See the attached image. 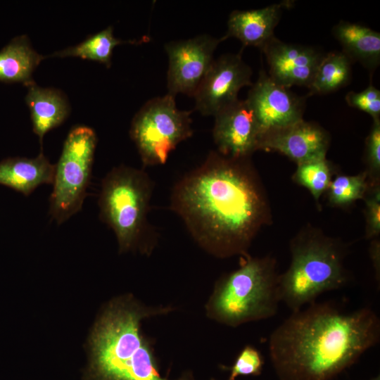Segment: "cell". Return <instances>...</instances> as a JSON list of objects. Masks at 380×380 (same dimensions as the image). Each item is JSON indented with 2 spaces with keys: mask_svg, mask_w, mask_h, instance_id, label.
Returning a JSON list of instances; mask_svg holds the SVG:
<instances>
[{
  "mask_svg": "<svg viewBox=\"0 0 380 380\" xmlns=\"http://www.w3.org/2000/svg\"><path fill=\"white\" fill-rule=\"evenodd\" d=\"M379 340L380 319L372 309L345 312L314 302L272 332L269 354L280 380H331Z\"/></svg>",
  "mask_w": 380,
  "mask_h": 380,
  "instance_id": "2",
  "label": "cell"
},
{
  "mask_svg": "<svg viewBox=\"0 0 380 380\" xmlns=\"http://www.w3.org/2000/svg\"><path fill=\"white\" fill-rule=\"evenodd\" d=\"M27 87L25 100L30 109L33 132L42 145L44 135L67 119L70 106L61 89L42 87L36 82Z\"/></svg>",
  "mask_w": 380,
  "mask_h": 380,
  "instance_id": "16",
  "label": "cell"
},
{
  "mask_svg": "<svg viewBox=\"0 0 380 380\" xmlns=\"http://www.w3.org/2000/svg\"><path fill=\"white\" fill-rule=\"evenodd\" d=\"M258 122L261 136L303 120L305 98L276 83L263 70L246 99Z\"/></svg>",
  "mask_w": 380,
  "mask_h": 380,
  "instance_id": "11",
  "label": "cell"
},
{
  "mask_svg": "<svg viewBox=\"0 0 380 380\" xmlns=\"http://www.w3.org/2000/svg\"><path fill=\"white\" fill-rule=\"evenodd\" d=\"M263 363L260 353L255 348L246 346L236 358L228 380H234L239 376L259 375Z\"/></svg>",
  "mask_w": 380,
  "mask_h": 380,
  "instance_id": "27",
  "label": "cell"
},
{
  "mask_svg": "<svg viewBox=\"0 0 380 380\" xmlns=\"http://www.w3.org/2000/svg\"><path fill=\"white\" fill-rule=\"evenodd\" d=\"M351 63L342 51L324 54L308 87L310 95L333 92L348 84Z\"/></svg>",
  "mask_w": 380,
  "mask_h": 380,
  "instance_id": "20",
  "label": "cell"
},
{
  "mask_svg": "<svg viewBox=\"0 0 380 380\" xmlns=\"http://www.w3.org/2000/svg\"><path fill=\"white\" fill-rule=\"evenodd\" d=\"M369 186L365 172L356 175H338L331 179L326 192L330 205L345 207L363 199Z\"/></svg>",
  "mask_w": 380,
  "mask_h": 380,
  "instance_id": "22",
  "label": "cell"
},
{
  "mask_svg": "<svg viewBox=\"0 0 380 380\" xmlns=\"http://www.w3.org/2000/svg\"><path fill=\"white\" fill-rule=\"evenodd\" d=\"M290 252L289 267L279 274V290L281 301L292 312L348 283L346 246L321 230L311 227L300 230L291 241Z\"/></svg>",
  "mask_w": 380,
  "mask_h": 380,
  "instance_id": "4",
  "label": "cell"
},
{
  "mask_svg": "<svg viewBox=\"0 0 380 380\" xmlns=\"http://www.w3.org/2000/svg\"><path fill=\"white\" fill-rule=\"evenodd\" d=\"M292 179L308 189L318 203L332 179V166L327 158L298 164Z\"/></svg>",
  "mask_w": 380,
  "mask_h": 380,
  "instance_id": "23",
  "label": "cell"
},
{
  "mask_svg": "<svg viewBox=\"0 0 380 380\" xmlns=\"http://www.w3.org/2000/svg\"><path fill=\"white\" fill-rule=\"evenodd\" d=\"M171 310L147 307L129 296L110 303L91 333L87 380H169L160 374L141 329L143 319Z\"/></svg>",
  "mask_w": 380,
  "mask_h": 380,
  "instance_id": "3",
  "label": "cell"
},
{
  "mask_svg": "<svg viewBox=\"0 0 380 380\" xmlns=\"http://www.w3.org/2000/svg\"><path fill=\"white\" fill-rule=\"evenodd\" d=\"M269 65V76L289 89L309 87L324 53L314 47L287 43L274 37L262 49Z\"/></svg>",
  "mask_w": 380,
  "mask_h": 380,
  "instance_id": "14",
  "label": "cell"
},
{
  "mask_svg": "<svg viewBox=\"0 0 380 380\" xmlns=\"http://www.w3.org/2000/svg\"><path fill=\"white\" fill-rule=\"evenodd\" d=\"M213 137L217 152L234 158H251L258 150L260 131L253 110L238 99L215 116Z\"/></svg>",
  "mask_w": 380,
  "mask_h": 380,
  "instance_id": "12",
  "label": "cell"
},
{
  "mask_svg": "<svg viewBox=\"0 0 380 380\" xmlns=\"http://www.w3.org/2000/svg\"><path fill=\"white\" fill-rule=\"evenodd\" d=\"M170 208L196 242L220 258L248 255L253 239L272 221L270 201L251 158L216 151L175 184Z\"/></svg>",
  "mask_w": 380,
  "mask_h": 380,
  "instance_id": "1",
  "label": "cell"
},
{
  "mask_svg": "<svg viewBox=\"0 0 380 380\" xmlns=\"http://www.w3.org/2000/svg\"><path fill=\"white\" fill-rule=\"evenodd\" d=\"M371 380H380V377H379V376H377L372 379Z\"/></svg>",
  "mask_w": 380,
  "mask_h": 380,
  "instance_id": "29",
  "label": "cell"
},
{
  "mask_svg": "<svg viewBox=\"0 0 380 380\" xmlns=\"http://www.w3.org/2000/svg\"><path fill=\"white\" fill-rule=\"evenodd\" d=\"M127 41L116 38L113 34L112 26L87 37L76 46H70L56 51L46 57L76 56L82 59L96 61L110 68L112 64V56L114 48Z\"/></svg>",
  "mask_w": 380,
  "mask_h": 380,
  "instance_id": "21",
  "label": "cell"
},
{
  "mask_svg": "<svg viewBox=\"0 0 380 380\" xmlns=\"http://www.w3.org/2000/svg\"><path fill=\"white\" fill-rule=\"evenodd\" d=\"M45 58L33 49L27 35L13 38L0 50V82L29 86L35 82L32 73Z\"/></svg>",
  "mask_w": 380,
  "mask_h": 380,
  "instance_id": "19",
  "label": "cell"
},
{
  "mask_svg": "<svg viewBox=\"0 0 380 380\" xmlns=\"http://www.w3.org/2000/svg\"><path fill=\"white\" fill-rule=\"evenodd\" d=\"M54 173L55 165L42 151L33 158L13 157L0 162V184L26 196L41 185L53 184Z\"/></svg>",
  "mask_w": 380,
  "mask_h": 380,
  "instance_id": "17",
  "label": "cell"
},
{
  "mask_svg": "<svg viewBox=\"0 0 380 380\" xmlns=\"http://www.w3.org/2000/svg\"><path fill=\"white\" fill-rule=\"evenodd\" d=\"M174 96L148 101L134 116L129 135L144 167L163 165L170 153L193 134L191 111L177 108Z\"/></svg>",
  "mask_w": 380,
  "mask_h": 380,
  "instance_id": "8",
  "label": "cell"
},
{
  "mask_svg": "<svg viewBox=\"0 0 380 380\" xmlns=\"http://www.w3.org/2000/svg\"><path fill=\"white\" fill-rule=\"evenodd\" d=\"M97 144L95 131L74 126L63 144L49 198V214L61 224L81 210L89 186Z\"/></svg>",
  "mask_w": 380,
  "mask_h": 380,
  "instance_id": "7",
  "label": "cell"
},
{
  "mask_svg": "<svg viewBox=\"0 0 380 380\" xmlns=\"http://www.w3.org/2000/svg\"><path fill=\"white\" fill-rule=\"evenodd\" d=\"M365 158L369 183H380V119L373 120L365 139Z\"/></svg>",
  "mask_w": 380,
  "mask_h": 380,
  "instance_id": "24",
  "label": "cell"
},
{
  "mask_svg": "<svg viewBox=\"0 0 380 380\" xmlns=\"http://www.w3.org/2000/svg\"><path fill=\"white\" fill-rule=\"evenodd\" d=\"M294 1H282L264 8L247 11H232L227 22V31L221 39L235 37L243 46H252L261 49L274 36L282 11L293 6Z\"/></svg>",
  "mask_w": 380,
  "mask_h": 380,
  "instance_id": "15",
  "label": "cell"
},
{
  "mask_svg": "<svg viewBox=\"0 0 380 380\" xmlns=\"http://www.w3.org/2000/svg\"><path fill=\"white\" fill-rule=\"evenodd\" d=\"M345 99L349 106L368 113L372 120L380 119V91L372 82L360 92H348Z\"/></svg>",
  "mask_w": 380,
  "mask_h": 380,
  "instance_id": "26",
  "label": "cell"
},
{
  "mask_svg": "<svg viewBox=\"0 0 380 380\" xmlns=\"http://www.w3.org/2000/svg\"><path fill=\"white\" fill-rule=\"evenodd\" d=\"M332 33L342 52L353 63L357 61L374 71L380 63V33L360 24L341 20Z\"/></svg>",
  "mask_w": 380,
  "mask_h": 380,
  "instance_id": "18",
  "label": "cell"
},
{
  "mask_svg": "<svg viewBox=\"0 0 380 380\" xmlns=\"http://www.w3.org/2000/svg\"><path fill=\"white\" fill-rule=\"evenodd\" d=\"M369 246V255L374 269L375 278L379 286L380 281V242L379 239H372Z\"/></svg>",
  "mask_w": 380,
  "mask_h": 380,
  "instance_id": "28",
  "label": "cell"
},
{
  "mask_svg": "<svg viewBox=\"0 0 380 380\" xmlns=\"http://www.w3.org/2000/svg\"><path fill=\"white\" fill-rule=\"evenodd\" d=\"M251 75L241 52L222 55L214 60L196 91L195 108L203 115L215 116L239 99L241 88L253 85Z\"/></svg>",
  "mask_w": 380,
  "mask_h": 380,
  "instance_id": "10",
  "label": "cell"
},
{
  "mask_svg": "<svg viewBox=\"0 0 380 380\" xmlns=\"http://www.w3.org/2000/svg\"><path fill=\"white\" fill-rule=\"evenodd\" d=\"M329 144L330 136L323 127L303 119L264 133L258 150L279 152L298 165L326 158Z\"/></svg>",
  "mask_w": 380,
  "mask_h": 380,
  "instance_id": "13",
  "label": "cell"
},
{
  "mask_svg": "<svg viewBox=\"0 0 380 380\" xmlns=\"http://www.w3.org/2000/svg\"><path fill=\"white\" fill-rule=\"evenodd\" d=\"M365 200V237L377 238L380 234V183L369 184Z\"/></svg>",
  "mask_w": 380,
  "mask_h": 380,
  "instance_id": "25",
  "label": "cell"
},
{
  "mask_svg": "<svg viewBox=\"0 0 380 380\" xmlns=\"http://www.w3.org/2000/svg\"><path fill=\"white\" fill-rule=\"evenodd\" d=\"M279 277L275 258L241 257L238 269L217 281L207 316L232 327L274 316L281 302Z\"/></svg>",
  "mask_w": 380,
  "mask_h": 380,
  "instance_id": "5",
  "label": "cell"
},
{
  "mask_svg": "<svg viewBox=\"0 0 380 380\" xmlns=\"http://www.w3.org/2000/svg\"><path fill=\"white\" fill-rule=\"evenodd\" d=\"M222 39L208 34L166 43L169 59L167 74L168 94L194 96L214 58V52Z\"/></svg>",
  "mask_w": 380,
  "mask_h": 380,
  "instance_id": "9",
  "label": "cell"
},
{
  "mask_svg": "<svg viewBox=\"0 0 380 380\" xmlns=\"http://www.w3.org/2000/svg\"><path fill=\"white\" fill-rule=\"evenodd\" d=\"M153 182L143 170L124 165L103 179L98 204L99 217L111 228L120 252H150L156 233L147 220Z\"/></svg>",
  "mask_w": 380,
  "mask_h": 380,
  "instance_id": "6",
  "label": "cell"
}]
</instances>
